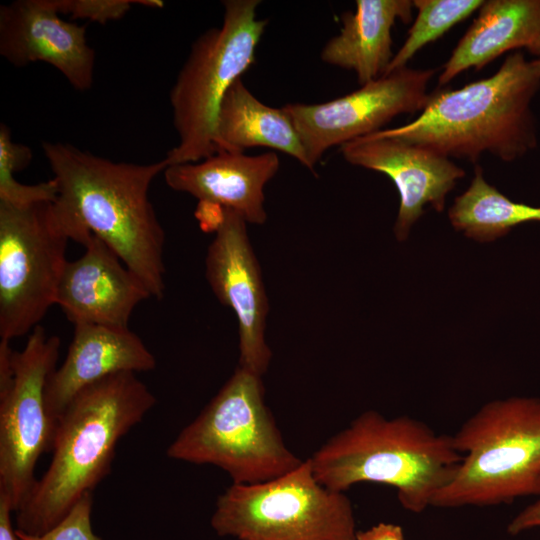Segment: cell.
<instances>
[{"label": "cell", "mask_w": 540, "mask_h": 540, "mask_svg": "<svg viewBox=\"0 0 540 540\" xmlns=\"http://www.w3.org/2000/svg\"><path fill=\"white\" fill-rule=\"evenodd\" d=\"M92 493L85 494L54 527L40 535L26 534L16 529L19 540H102L91 525Z\"/></svg>", "instance_id": "cell-23"}, {"label": "cell", "mask_w": 540, "mask_h": 540, "mask_svg": "<svg viewBox=\"0 0 540 540\" xmlns=\"http://www.w3.org/2000/svg\"><path fill=\"white\" fill-rule=\"evenodd\" d=\"M59 14L83 18L100 24L121 19L133 4L141 0H51Z\"/></svg>", "instance_id": "cell-24"}, {"label": "cell", "mask_w": 540, "mask_h": 540, "mask_svg": "<svg viewBox=\"0 0 540 540\" xmlns=\"http://www.w3.org/2000/svg\"><path fill=\"white\" fill-rule=\"evenodd\" d=\"M211 526L237 540H356L353 506L344 492L314 477L309 458L292 471L219 495Z\"/></svg>", "instance_id": "cell-9"}, {"label": "cell", "mask_w": 540, "mask_h": 540, "mask_svg": "<svg viewBox=\"0 0 540 540\" xmlns=\"http://www.w3.org/2000/svg\"><path fill=\"white\" fill-rule=\"evenodd\" d=\"M315 479L345 492L358 483L396 490L401 506L421 513L453 478L462 454L453 436L409 416L387 418L369 410L329 438L309 457Z\"/></svg>", "instance_id": "cell-4"}, {"label": "cell", "mask_w": 540, "mask_h": 540, "mask_svg": "<svg viewBox=\"0 0 540 540\" xmlns=\"http://www.w3.org/2000/svg\"><path fill=\"white\" fill-rule=\"evenodd\" d=\"M279 166L275 152L219 151L199 162L170 165L163 173L171 189L188 193L200 203L231 209L247 223L260 225L267 218L264 187Z\"/></svg>", "instance_id": "cell-17"}, {"label": "cell", "mask_w": 540, "mask_h": 540, "mask_svg": "<svg viewBox=\"0 0 540 540\" xmlns=\"http://www.w3.org/2000/svg\"><path fill=\"white\" fill-rule=\"evenodd\" d=\"M453 227L466 237L489 242L506 235L514 227L531 222L540 223V206L514 202L490 185L481 167L467 190L455 198L448 211Z\"/></svg>", "instance_id": "cell-21"}, {"label": "cell", "mask_w": 540, "mask_h": 540, "mask_svg": "<svg viewBox=\"0 0 540 540\" xmlns=\"http://www.w3.org/2000/svg\"><path fill=\"white\" fill-rule=\"evenodd\" d=\"M525 49L540 57V0H487L438 77L439 86L461 72L481 70L502 54Z\"/></svg>", "instance_id": "cell-18"}, {"label": "cell", "mask_w": 540, "mask_h": 540, "mask_svg": "<svg viewBox=\"0 0 540 540\" xmlns=\"http://www.w3.org/2000/svg\"><path fill=\"white\" fill-rule=\"evenodd\" d=\"M259 4L223 1L222 25L206 30L192 44L170 91L178 143L165 157L168 166L199 162L219 152L216 124L221 102L253 64L268 24L257 17Z\"/></svg>", "instance_id": "cell-7"}, {"label": "cell", "mask_w": 540, "mask_h": 540, "mask_svg": "<svg viewBox=\"0 0 540 540\" xmlns=\"http://www.w3.org/2000/svg\"><path fill=\"white\" fill-rule=\"evenodd\" d=\"M60 339L38 325L20 352L14 351L13 377L0 390V492L16 512L32 491L40 456L52 449L57 422L49 415L45 392L56 369Z\"/></svg>", "instance_id": "cell-10"}, {"label": "cell", "mask_w": 540, "mask_h": 540, "mask_svg": "<svg viewBox=\"0 0 540 540\" xmlns=\"http://www.w3.org/2000/svg\"><path fill=\"white\" fill-rule=\"evenodd\" d=\"M219 151L240 152L267 147L295 158L310 169L301 138L288 113L262 103L237 79L226 92L218 112Z\"/></svg>", "instance_id": "cell-20"}, {"label": "cell", "mask_w": 540, "mask_h": 540, "mask_svg": "<svg viewBox=\"0 0 540 540\" xmlns=\"http://www.w3.org/2000/svg\"><path fill=\"white\" fill-rule=\"evenodd\" d=\"M247 222L223 208L221 222L205 258V276L217 299L237 318L239 366L260 376L268 369L271 351L265 340L268 300Z\"/></svg>", "instance_id": "cell-12"}, {"label": "cell", "mask_w": 540, "mask_h": 540, "mask_svg": "<svg viewBox=\"0 0 540 540\" xmlns=\"http://www.w3.org/2000/svg\"><path fill=\"white\" fill-rule=\"evenodd\" d=\"M0 55L16 67L45 62L78 91L94 81L95 52L86 25L59 17L51 0H16L0 6Z\"/></svg>", "instance_id": "cell-14"}, {"label": "cell", "mask_w": 540, "mask_h": 540, "mask_svg": "<svg viewBox=\"0 0 540 540\" xmlns=\"http://www.w3.org/2000/svg\"><path fill=\"white\" fill-rule=\"evenodd\" d=\"M536 63L540 66V58L535 59Z\"/></svg>", "instance_id": "cell-28"}, {"label": "cell", "mask_w": 540, "mask_h": 540, "mask_svg": "<svg viewBox=\"0 0 540 540\" xmlns=\"http://www.w3.org/2000/svg\"><path fill=\"white\" fill-rule=\"evenodd\" d=\"M340 151L348 163L383 173L395 184L400 204L394 232L399 241L408 237L425 205L442 212L447 194L465 176L450 158L382 130L349 141Z\"/></svg>", "instance_id": "cell-13"}, {"label": "cell", "mask_w": 540, "mask_h": 540, "mask_svg": "<svg viewBox=\"0 0 540 540\" xmlns=\"http://www.w3.org/2000/svg\"><path fill=\"white\" fill-rule=\"evenodd\" d=\"M483 3V0H413V6L417 9L416 19L385 74L407 67L420 49L479 10Z\"/></svg>", "instance_id": "cell-22"}, {"label": "cell", "mask_w": 540, "mask_h": 540, "mask_svg": "<svg viewBox=\"0 0 540 540\" xmlns=\"http://www.w3.org/2000/svg\"><path fill=\"white\" fill-rule=\"evenodd\" d=\"M453 436L462 460L432 507L495 506L540 498V398L493 400Z\"/></svg>", "instance_id": "cell-5"}, {"label": "cell", "mask_w": 540, "mask_h": 540, "mask_svg": "<svg viewBox=\"0 0 540 540\" xmlns=\"http://www.w3.org/2000/svg\"><path fill=\"white\" fill-rule=\"evenodd\" d=\"M14 512L7 495L0 492V540H19L13 528L11 515Z\"/></svg>", "instance_id": "cell-27"}, {"label": "cell", "mask_w": 540, "mask_h": 540, "mask_svg": "<svg viewBox=\"0 0 540 540\" xmlns=\"http://www.w3.org/2000/svg\"><path fill=\"white\" fill-rule=\"evenodd\" d=\"M84 254L67 261L56 304L76 324L128 327L135 307L151 295L143 282L100 238L91 235Z\"/></svg>", "instance_id": "cell-15"}, {"label": "cell", "mask_w": 540, "mask_h": 540, "mask_svg": "<svg viewBox=\"0 0 540 540\" xmlns=\"http://www.w3.org/2000/svg\"><path fill=\"white\" fill-rule=\"evenodd\" d=\"M155 367L154 355L128 327L76 324L65 360L48 379L47 411L58 422L72 399L89 385L115 373Z\"/></svg>", "instance_id": "cell-16"}, {"label": "cell", "mask_w": 540, "mask_h": 540, "mask_svg": "<svg viewBox=\"0 0 540 540\" xmlns=\"http://www.w3.org/2000/svg\"><path fill=\"white\" fill-rule=\"evenodd\" d=\"M539 89L540 66L515 51L490 77L434 91L415 120L382 132L448 158L476 163L489 152L511 162L538 145L532 101Z\"/></svg>", "instance_id": "cell-3"}, {"label": "cell", "mask_w": 540, "mask_h": 540, "mask_svg": "<svg viewBox=\"0 0 540 540\" xmlns=\"http://www.w3.org/2000/svg\"><path fill=\"white\" fill-rule=\"evenodd\" d=\"M92 233L57 201L13 205L0 201V336L32 331L56 304L70 239Z\"/></svg>", "instance_id": "cell-8"}, {"label": "cell", "mask_w": 540, "mask_h": 540, "mask_svg": "<svg viewBox=\"0 0 540 540\" xmlns=\"http://www.w3.org/2000/svg\"><path fill=\"white\" fill-rule=\"evenodd\" d=\"M434 74L433 69L404 67L324 103L283 106L301 138L310 170L332 146L378 132L400 114L422 111Z\"/></svg>", "instance_id": "cell-11"}, {"label": "cell", "mask_w": 540, "mask_h": 540, "mask_svg": "<svg viewBox=\"0 0 540 540\" xmlns=\"http://www.w3.org/2000/svg\"><path fill=\"white\" fill-rule=\"evenodd\" d=\"M532 529H540V498L522 509L507 526L512 536Z\"/></svg>", "instance_id": "cell-25"}, {"label": "cell", "mask_w": 540, "mask_h": 540, "mask_svg": "<svg viewBox=\"0 0 540 540\" xmlns=\"http://www.w3.org/2000/svg\"><path fill=\"white\" fill-rule=\"evenodd\" d=\"M133 372L109 375L81 390L57 422L52 459L16 513V529L40 535L108 475L119 440L155 405Z\"/></svg>", "instance_id": "cell-2"}, {"label": "cell", "mask_w": 540, "mask_h": 540, "mask_svg": "<svg viewBox=\"0 0 540 540\" xmlns=\"http://www.w3.org/2000/svg\"><path fill=\"white\" fill-rule=\"evenodd\" d=\"M42 149L58 186L57 201L105 242L143 282L151 297L165 292V233L149 199L165 158L149 164L114 162L60 142Z\"/></svg>", "instance_id": "cell-1"}, {"label": "cell", "mask_w": 540, "mask_h": 540, "mask_svg": "<svg viewBox=\"0 0 540 540\" xmlns=\"http://www.w3.org/2000/svg\"><path fill=\"white\" fill-rule=\"evenodd\" d=\"M356 540H406L401 526L380 522L366 530L357 531Z\"/></svg>", "instance_id": "cell-26"}, {"label": "cell", "mask_w": 540, "mask_h": 540, "mask_svg": "<svg viewBox=\"0 0 540 540\" xmlns=\"http://www.w3.org/2000/svg\"><path fill=\"white\" fill-rule=\"evenodd\" d=\"M411 0H357L354 12L342 15L340 33L321 51L323 62L354 71L359 84L383 76L394 56L392 29L397 20H412Z\"/></svg>", "instance_id": "cell-19"}, {"label": "cell", "mask_w": 540, "mask_h": 540, "mask_svg": "<svg viewBox=\"0 0 540 540\" xmlns=\"http://www.w3.org/2000/svg\"><path fill=\"white\" fill-rule=\"evenodd\" d=\"M260 375L238 365L201 413L167 449L169 458L211 464L234 484L278 478L303 460L283 442L264 400Z\"/></svg>", "instance_id": "cell-6"}]
</instances>
